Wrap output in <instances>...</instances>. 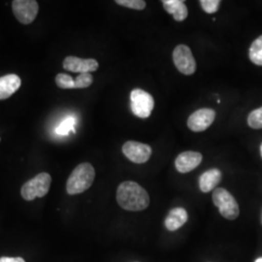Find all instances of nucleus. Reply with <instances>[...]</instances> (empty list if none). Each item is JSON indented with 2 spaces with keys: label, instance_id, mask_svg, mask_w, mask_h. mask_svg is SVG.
<instances>
[{
  "label": "nucleus",
  "instance_id": "obj_17",
  "mask_svg": "<svg viewBox=\"0 0 262 262\" xmlns=\"http://www.w3.org/2000/svg\"><path fill=\"white\" fill-rule=\"evenodd\" d=\"M75 119L73 117H67L66 120L56 127V134L66 136V135H68L71 131L73 133H75Z\"/></svg>",
  "mask_w": 262,
  "mask_h": 262
},
{
  "label": "nucleus",
  "instance_id": "obj_6",
  "mask_svg": "<svg viewBox=\"0 0 262 262\" xmlns=\"http://www.w3.org/2000/svg\"><path fill=\"white\" fill-rule=\"evenodd\" d=\"M173 61L176 68L184 75H192L196 71V61L190 49L181 44L173 51Z\"/></svg>",
  "mask_w": 262,
  "mask_h": 262
},
{
  "label": "nucleus",
  "instance_id": "obj_1",
  "mask_svg": "<svg viewBox=\"0 0 262 262\" xmlns=\"http://www.w3.org/2000/svg\"><path fill=\"white\" fill-rule=\"evenodd\" d=\"M117 201L122 209L138 212L147 209L150 197L145 188L135 182H123L117 190Z\"/></svg>",
  "mask_w": 262,
  "mask_h": 262
},
{
  "label": "nucleus",
  "instance_id": "obj_13",
  "mask_svg": "<svg viewBox=\"0 0 262 262\" xmlns=\"http://www.w3.org/2000/svg\"><path fill=\"white\" fill-rule=\"evenodd\" d=\"M222 181V172L219 169L207 170L199 178V187L202 192H210Z\"/></svg>",
  "mask_w": 262,
  "mask_h": 262
},
{
  "label": "nucleus",
  "instance_id": "obj_16",
  "mask_svg": "<svg viewBox=\"0 0 262 262\" xmlns=\"http://www.w3.org/2000/svg\"><path fill=\"white\" fill-rule=\"evenodd\" d=\"M249 56L255 66H262V35L253 41L249 50Z\"/></svg>",
  "mask_w": 262,
  "mask_h": 262
},
{
  "label": "nucleus",
  "instance_id": "obj_10",
  "mask_svg": "<svg viewBox=\"0 0 262 262\" xmlns=\"http://www.w3.org/2000/svg\"><path fill=\"white\" fill-rule=\"evenodd\" d=\"M98 62L94 58H80L76 56H67L63 61V68L75 73H91L98 69Z\"/></svg>",
  "mask_w": 262,
  "mask_h": 262
},
{
  "label": "nucleus",
  "instance_id": "obj_18",
  "mask_svg": "<svg viewBox=\"0 0 262 262\" xmlns=\"http://www.w3.org/2000/svg\"><path fill=\"white\" fill-rule=\"evenodd\" d=\"M248 124L251 128H253V129H261L262 107L250 113V115L248 117Z\"/></svg>",
  "mask_w": 262,
  "mask_h": 262
},
{
  "label": "nucleus",
  "instance_id": "obj_20",
  "mask_svg": "<svg viewBox=\"0 0 262 262\" xmlns=\"http://www.w3.org/2000/svg\"><path fill=\"white\" fill-rule=\"evenodd\" d=\"M116 3L123 7L134 10H144L147 5L146 1L144 0H116Z\"/></svg>",
  "mask_w": 262,
  "mask_h": 262
},
{
  "label": "nucleus",
  "instance_id": "obj_7",
  "mask_svg": "<svg viewBox=\"0 0 262 262\" xmlns=\"http://www.w3.org/2000/svg\"><path fill=\"white\" fill-rule=\"evenodd\" d=\"M12 8L19 23L29 25L36 18L39 5L35 0H15L12 2Z\"/></svg>",
  "mask_w": 262,
  "mask_h": 262
},
{
  "label": "nucleus",
  "instance_id": "obj_23",
  "mask_svg": "<svg viewBox=\"0 0 262 262\" xmlns=\"http://www.w3.org/2000/svg\"><path fill=\"white\" fill-rule=\"evenodd\" d=\"M0 262H26L21 257H1Z\"/></svg>",
  "mask_w": 262,
  "mask_h": 262
},
{
  "label": "nucleus",
  "instance_id": "obj_14",
  "mask_svg": "<svg viewBox=\"0 0 262 262\" xmlns=\"http://www.w3.org/2000/svg\"><path fill=\"white\" fill-rule=\"evenodd\" d=\"M188 215L184 208H174L165 219V226L169 231H176L187 222Z\"/></svg>",
  "mask_w": 262,
  "mask_h": 262
},
{
  "label": "nucleus",
  "instance_id": "obj_3",
  "mask_svg": "<svg viewBox=\"0 0 262 262\" xmlns=\"http://www.w3.org/2000/svg\"><path fill=\"white\" fill-rule=\"evenodd\" d=\"M213 202L217 207L221 215L227 220H235L240 214L237 201L225 188L217 187L213 192Z\"/></svg>",
  "mask_w": 262,
  "mask_h": 262
},
{
  "label": "nucleus",
  "instance_id": "obj_25",
  "mask_svg": "<svg viewBox=\"0 0 262 262\" xmlns=\"http://www.w3.org/2000/svg\"><path fill=\"white\" fill-rule=\"evenodd\" d=\"M260 155H261V158H262V143H261V145H260Z\"/></svg>",
  "mask_w": 262,
  "mask_h": 262
},
{
  "label": "nucleus",
  "instance_id": "obj_15",
  "mask_svg": "<svg viewBox=\"0 0 262 262\" xmlns=\"http://www.w3.org/2000/svg\"><path fill=\"white\" fill-rule=\"evenodd\" d=\"M163 8L165 11L173 15L174 19L177 21H183L187 19L188 16V10L185 1L183 0H163L162 1Z\"/></svg>",
  "mask_w": 262,
  "mask_h": 262
},
{
  "label": "nucleus",
  "instance_id": "obj_24",
  "mask_svg": "<svg viewBox=\"0 0 262 262\" xmlns=\"http://www.w3.org/2000/svg\"><path fill=\"white\" fill-rule=\"evenodd\" d=\"M254 262H262V257H259V258H257L256 260Z\"/></svg>",
  "mask_w": 262,
  "mask_h": 262
},
{
  "label": "nucleus",
  "instance_id": "obj_8",
  "mask_svg": "<svg viewBox=\"0 0 262 262\" xmlns=\"http://www.w3.org/2000/svg\"><path fill=\"white\" fill-rule=\"evenodd\" d=\"M151 148L149 145L136 142L127 141L122 146L123 155L132 162L142 164L147 162L151 156Z\"/></svg>",
  "mask_w": 262,
  "mask_h": 262
},
{
  "label": "nucleus",
  "instance_id": "obj_11",
  "mask_svg": "<svg viewBox=\"0 0 262 262\" xmlns=\"http://www.w3.org/2000/svg\"><path fill=\"white\" fill-rule=\"evenodd\" d=\"M202 155L198 151H183L175 160V166L180 173H188L199 166L202 162Z\"/></svg>",
  "mask_w": 262,
  "mask_h": 262
},
{
  "label": "nucleus",
  "instance_id": "obj_21",
  "mask_svg": "<svg viewBox=\"0 0 262 262\" xmlns=\"http://www.w3.org/2000/svg\"><path fill=\"white\" fill-rule=\"evenodd\" d=\"M94 82V77L91 73H82L76 78L75 89L89 88Z\"/></svg>",
  "mask_w": 262,
  "mask_h": 262
},
{
  "label": "nucleus",
  "instance_id": "obj_22",
  "mask_svg": "<svg viewBox=\"0 0 262 262\" xmlns=\"http://www.w3.org/2000/svg\"><path fill=\"white\" fill-rule=\"evenodd\" d=\"M202 9L206 12L207 14H214L221 5L220 0H201L200 1Z\"/></svg>",
  "mask_w": 262,
  "mask_h": 262
},
{
  "label": "nucleus",
  "instance_id": "obj_9",
  "mask_svg": "<svg viewBox=\"0 0 262 262\" xmlns=\"http://www.w3.org/2000/svg\"><path fill=\"white\" fill-rule=\"evenodd\" d=\"M215 112L210 108H202L192 113L187 119V126L190 130L201 132L206 130L214 122Z\"/></svg>",
  "mask_w": 262,
  "mask_h": 262
},
{
  "label": "nucleus",
  "instance_id": "obj_19",
  "mask_svg": "<svg viewBox=\"0 0 262 262\" xmlns=\"http://www.w3.org/2000/svg\"><path fill=\"white\" fill-rule=\"evenodd\" d=\"M56 83L58 88L63 90L75 89V80H73L71 76L67 74H63V73L57 74L56 77Z\"/></svg>",
  "mask_w": 262,
  "mask_h": 262
},
{
  "label": "nucleus",
  "instance_id": "obj_12",
  "mask_svg": "<svg viewBox=\"0 0 262 262\" xmlns=\"http://www.w3.org/2000/svg\"><path fill=\"white\" fill-rule=\"evenodd\" d=\"M21 81L19 76L15 74L3 76L0 78V100L9 98L20 86Z\"/></svg>",
  "mask_w": 262,
  "mask_h": 262
},
{
  "label": "nucleus",
  "instance_id": "obj_5",
  "mask_svg": "<svg viewBox=\"0 0 262 262\" xmlns=\"http://www.w3.org/2000/svg\"><path fill=\"white\" fill-rule=\"evenodd\" d=\"M131 111L140 118V119H148L155 107L154 97L149 93L141 90L135 89L130 94Z\"/></svg>",
  "mask_w": 262,
  "mask_h": 262
},
{
  "label": "nucleus",
  "instance_id": "obj_2",
  "mask_svg": "<svg viewBox=\"0 0 262 262\" xmlns=\"http://www.w3.org/2000/svg\"><path fill=\"white\" fill-rule=\"evenodd\" d=\"M95 171L91 163L84 162L76 167L66 184V190L69 194H79L89 189L94 183Z\"/></svg>",
  "mask_w": 262,
  "mask_h": 262
},
{
  "label": "nucleus",
  "instance_id": "obj_26",
  "mask_svg": "<svg viewBox=\"0 0 262 262\" xmlns=\"http://www.w3.org/2000/svg\"><path fill=\"white\" fill-rule=\"evenodd\" d=\"M261 223H262V215H261Z\"/></svg>",
  "mask_w": 262,
  "mask_h": 262
},
{
  "label": "nucleus",
  "instance_id": "obj_4",
  "mask_svg": "<svg viewBox=\"0 0 262 262\" xmlns=\"http://www.w3.org/2000/svg\"><path fill=\"white\" fill-rule=\"evenodd\" d=\"M51 183L52 178L48 173H40L23 186L20 190L21 196L28 201H32L37 197L45 196L50 189Z\"/></svg>",
  "mask_w": 262,
  "mask_h": 262
}]
</instances>
